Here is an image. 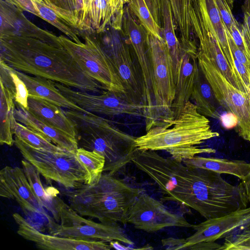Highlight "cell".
Listing matches in <instances>:
<instances>
[{
	"instance_id": "22",
	"label": "cell",
	"mask_w": 250,
	"mask_h": 250,
	"mask_svg": "<svg viewBox=\"0 0 250 250\" xmlns=\"http://www.w3.org/2000/svg\"><path fill=\"white\" fill-rule=\"evenodd\" d=\"M16 72L26 85L29 95L41 97L61 107L86 114L91 113L69 100L55 86L54 81L31 76L16 69Z\"/></svg>"
},
{
	"instance_id": "34",
	"label": "cell",
	"mask_w": 250,
	"mask_h": 250,
	"mask_svg": "<svg viewBox=\"0 0 250 250\" xmlns=\"http://www.w3.org/2000/svg\"><path fill=\"white\" fill-rule=\"evenodd\" d=\"M221 250H250V226L241 227L225 237Z\"/></svg>"
},
{
	"instance_id": "5",
	"label": "cell",
	"mask_w": 250,
	"mask_h": 250,
	"mask_svg": "<svg viewBox=\"0 0 250 250\" xmlns=\"http://www.w3.org/2000/svg\"><path fill=\"white\" fill-rule=\"evenodd\" d=\"M147 44L150 58L154 107L146 118L149 127L161 125L174 119L171 107L175 95V83L172 59L163 38L147 32Z\"/></svg>"
},
{
	"instance_id": "41",
	"label": "cell",
	"mask_w": 250,
	"mask_h": 250,
	"mask_svg": "<svg viewBox=\"0 0 250 250\" xmlns=\"http://www.w3.org/2000/svg\"><path fill=\"white\" fill-rule=\"evenodd\" d=\"M222 245L215 241H203L190 246L188 250H221Z\"/></svg>"
},
{
	"instance_id": "46",
	"label": "cell",
	"mask_w": 250,
	"mask_h": 250,
	"mask_svg": "<svg viewBox=\"0 0 250 250\" xmlns=\"http://www.w3.org/2000/svg\"><path fill=\"white\" fill-rule=\"evenodd\" d=\"M41 2H44L45 4L50 8V3L48 0H38Z\"/></svg>"
},
{
	"instance_id": "10",
	"label": "cell",
	"mask_w": 250,
	"mask_h": 250,
	"mask_svg": "<svg viewBox=\"0 0 250 250\" xmlns=\"http://www.w3.org/2000/svg\"><path fill=\"white\" fill-rule=\"evenodd\" d=\"M54 83L69 100L90 112L108 116L128 114L145 117L146 106L134 100L127 93L105 90L95 95Z\"/></svg>"
},
{
	"instance_id": "37",
	"label": "cell",
	"mask_w": 250,
	"mask_h": 250,
	"mask_svg": "<svg viewBox=\"0 0 250 250\" xmlns=\"http://www.w3.org/2000/svg\"><path fill=\"white\" fill-rule=\"evenodd\" d=\"M89 0H75L76 27L81 32H91L88 18Z\"/></svg>"
},
{
	"instance_id": "44",
	"label": "cell",
	"mask_w": 250,
	"mask_h": 250,
	"mask_svg": "<svg viewBox=\"0 0 250 250\" xmlns=\"http://www.w3.org/2000/svg\"><path fill=\"white\" fill-rule=\"evenodd\" d=\"M220 13L224 22L227 24H230L231 22V18L228 12L225 10H222Z\"/></svg>"
},
{
	"instance_id": "23",
	"label": "cell",
	"mask_w": 250,
	"mask_h": 250,
	"mask_svg": "<svg viewBox=\"0 0 250 250\" xmlns=\"http://www.w3.org/2000/svg\"><path fill=\"white\" fill-rule=\"evenodd\" d=\"M21 163L23 171L39 203L52 214L58 223H60L61 214L66 203L57 195L46 190L41 182L40 173L32 164L25 159L22 160Z\"/></svg>"
},
{
	"instance_id": "16",
	"label": "cell",
	"mask_w": 250,
	"mask_h": 250,
	"mask_svg": "<svg viewBox=\"0 0 250 250\" xmlns=\"http://www.w3.org/2000/svg\"><path fill=\"white\" fill-rule=\"evenodd\" d=\"M250 226V207L241 208L219 217L206 219L192 225L195 232L186 239L184 250L203 241H216L237 229Z\"/></svg>"
},
{
	"instance_id": "35",
	"label": "cell",
	"mask_w": 250,
	"mask_h": 250,
	"mask_svg": "<svg viewBox=\"0 0 250 250\" xmlns=\"http://www.w3.org/2000/svg\"><path fill=\"white\" fill-rule=\"evenodd\" d=\"M48 0L52 10L77 28L75 0Z\"/></svg>"
},
{
	"instance_id": "43",
	"label": "cell",
	"mask_w": 250,
	"mask_h": 250,
	"mask_svg": "<svg viewBox=\"0 0 250 250\" xmlns=\"http://www.w3.org/2000/svg\"><path fill=\"white\" fill-rule=\"evenodd\" d=\"M242 182L245 188L248 200L250 202V172L244 179L242 180Z\"/></svg>"
},
{
	"instance_id": "7",
	"label": "cell",
	"mask_w": 250,
	"mask_h": 250,
	"mask_svg": "<svg viewBox=\"0 0 250 250\" xmlns=\"http://www.w3.org/2000/svg\"><path fill=\"white\" fill-rule=\"evenodd\" d=\"M82 32L84 43H76L62 35L59 36L61 44L85 73L107 90L127 93L110 57L102 48L94 33Z\"/></svg>"
},
{
	"instance_id": "13",
	"label": "cell",
	"mask_w": 250,
	"mask_h": 250,
	"mask_svg": "<svg viewBox=\"0 0 250 250\" xmlns=\"http://www.w3.org/2000/svg\"><path fill=\"white\" fill-rule=\"evenodd\" d=\"M126 223L147 232H156L168 227L192 226L183 216L171 212L162 202L143 192L130 208Z\"/></svg>"
},
{
	"instance_id": "42",
	"label": "cell",
	"mask_w": 250,
	"mask_h": 250,
	"mask_svg": "<svg viewBox=\"0 0 250 250\" xmlns=\"http://www.w3.org/2000/svg\"><path fill=\"white\" fill-rule=\"evenodd\" d=\"M120 241L117 240H113L109 242V244L112 249L118 250H128L134 249L129 247V246H125L121 244Z\"/></svg>"
},
{
	"instance_id": "45",
	"label": "cell",
	"mask_w": 250,
	"mask_h": 250,
	"mask_svg": "<svg viewBox=\"0 0 250 250\" xmlns=\"http://www.w3.org/2000/svg\"><path fill=\"white\" fill-rule=\"evenodd\" d=\"M166 0H156V2L159 6V9L163 15V9L164 3Z\"/></svg>"
},
{
	"instance_id": "17",
	"label": "cell",
	"mask_w": 250,
	"mask_h": 250,
	"mask_svg": "<svg viewBox=\"0 0 250 250\" xmlns=\"http://www.w3.org/2000/svg\"><path fill=\"white\" fill-rule=\"evenodd\" d=\"M0 36L29 37L62 45L59 37L37 26L24 16L22 11L4 0H0Z\"/></svg>"
},
{
	"instance_id": "11",
	"label": "cell",
	"mask_w": 250,
	"mask_h": 250,
	"mask_svg": "<svg viewBox=\"0 0 250 250\" xmlns=\"http://www.w3.org/2000/svg\"><path fill=\"white\" fill-rule=\"evenodd\" d=\"M0 196L15 199L36 226L49 229L55 223L39 203L22 168L6 166L0 170Z\"/></svg>"
},
{
	"instance_id": "3",
	"label": "cell",
	"mask_w": 250,
	"mask_h": 250,
	"mask_svg": "<svg viewBox=\"0 0 250 250\" xmlns=\"http://www.w3.org/2000/svg\"><path fill=\"white\" fill-rule=\"evenodd\" d=\"M143 190L107 173L94 185L83 184L66 192L69 206L82 216L107 224H125L127 212Z\"/></svg>"
},
{
	"instance_id": "33",
	"label": "cell",
	"mask_w": 250,
	"mask_h": 250,
	"mask_svg": "<svg viewBox=\"0 0 250 250\" xmlns=\"http://www.w3.org/2000/svg\"><path fill=\"white\" fill-rule=\"evenodd\" d=\"M127 5L147 32L163 38V29L155 21L144 0H127Z\"/></svg>"
},
{
	"instance_id": "25",
	"label": "cell",
	"mask_w": 250,
	"mask_h": 250,
	"mask_svg": "<svg viewBox=\"0 0 250 250\" xmlns=\"http://www.w3.org/2000/svg\"><path fill=\"white\" fill-rule=\"evenodd\" d=\"M163 17V38L172 59L176 83L180 66L182 46L176 35V28L169 0H166L164 3Z\"/></svg>"
},
{
	"instance_id": "38",
	"label": "cell",
	"mask_w": 250,
	"mask_h": 250,
	"mask_svg": "<svg viewBox=\"0 0 250 250\" xmlns=\"http://www.w3.org/2000/svg\"><path fill=\"white\" fill-rule=\"evenodd\" d=\"M14 5L22 12L27 11L39 17L37 10L33 0H4Z\"/></svg>"
},
{
	"instance_id": "30",
	"label": "cell",
	"mask_w": 250,
	"mask_h": 250,
	"mask_svg": "<svg viewBox=\"0 0 250 250\" xmlns=\"http://www.w3.org/2000/svg\"><path fill=\"white\" fill-rule=\"evenodd\" d=\"M0 82L12 94L15 103L28 110L29 93L16 69L0 60Z\"/></svg>"
},
{
	"instance_id": "21",
	"label": "cell",
	"mask_w": 250,
	"mask_h": 250,
	"mask_svg": "<svg viewBox=\"0 0 250 250\" xmlns=\"http://www.w3.org/2000/svg\"><path fill=\"white\" fill-rule=\"evenodd\" d=\"M28 107L36 117L77 140L75 124L61 107L41 97L29 95Z\"/></svg>"
},
{
	"instance_id": "26",
	"label": "cell",
	"mask_w": 250,
	"mask_h": 250,
	"mask_svg": "<svg viewBox=\"0 0 250 250\" xmlns=\"http://www.w3.org/2000/svg\"><path fill=\"white\" fill-rule=\"evenodd\" d=\"M190 98L201 114L207 117L220 119L221 115L217 112L216 107V103L217 102L210 85L200 69Z\"/></svg>"
},
{
	"instance_id": "29",
	"label": "cell",
	"mask_w": 250,
	"mask_h": 250,
	"mask_svg": "<svg viewBox=\"0 0 250 250\" xmlns=\"http://www.w3.org/2000/svg\"><path fill=\"white\" fill-rule=\"evenodd\" d=\"M0 143L12 146L14 144L11 120L15 107L12 93L0 83Z\"/></svg>"
},
{
	"instance_id": "18",
	"label": "cell",
	"mask_w": 250,
	"mask_h": 250,
	"mask_svg": "<svg viewBox=\"0 0 250 250\" xmlns=\"http://www.w3.org/2000/svg\"><path fill=\"white\" fill-rule=\"evenodd\" d=\"M181 46L180 66L175 83V95L171 107L175 118L179 115L185 104L189 101L200 70L195 45L181 44Z\"/></svg>"
},
{
	"instance_id": "24",
	"label": "cell",
	"mask_w": 250,
	"mask_h": 250,
	"mask_svg": "<svg viewBox=\"0 0 250 250\" xmlns=\"http://www.w3.org/2000/svg\"><path fill=\"white\" fill-rule=\"evenodd\" d=\"M186 166L210 170L220 174L235 176L241 181L250 172V163L243 160H232L198 155L182 162Z\"/></svg>"
},
{
	"instance_id": "12",
	"label": "cell",
	"mask_w": 250,
	"mask_h": 250,
	"mask_svg": "<svg viewBox=\"0 0 250 250\" xmlns=\"http://www.w3.org/2000/svg\"><path fill=\"white\" fill-rule=\"evenodd\" d=\"M50 234L79 240L105 242L117 240L129 245L134 244L118 224L96 223L87 219L66 204L62 211L60 224H57Z\"/></svg>"
},
{
	"instance_id": "32",
	"label": "cell",
	"mask_w": 250,
	"mask_h": 250,
	"mask_svg": "<svg viewBox=\"0 0 250 250\" xmlns=\"http://www.w3.org/2000/svg\"><path fill=\"white\" fill-rule=\"evenodd\" d=\"M77 156L80 162L87 169L89 175L88 185H93L100 179L105 165V158L100 153L79 147L76 150Z\"/></svg>"
},
{
	"instance_id": "1",
	"label": "cell",
	"mask_w": 250,
	"mask_h": 250,
	"mask_svg": "<svg viewBox=\"0 0 250 250\" xmlns=\"http://www.w3.org/2000/svg\"><path fill=\"white\" fill-rule=\"evenodd\" d=\"M0 59L14 69L78 89L107 90L81 69L62 45L18 36H0Z\"/></svg>"
},
{
	"instance_id": "40",
	"label": "cell",
	"mask_w": 250,
	"mask_h": 250,
	"mask_svg": "<svg viewBox=\"0 0 250 250\" xmlns=\"http://www.w3.org/2000/svg\"><path fill=\"white\" fill-rule=\"evenodd\" d=\"M153 19L157 24L163 28V15L156 0H144Z\"/></svg>"
},
{
	"instance_id": "27",
	"label": "cell",
	"mask_w": 250,
	"mask_h": 250,
	"mask_svg": "<svg viewBox=\"0 0 250 250\" xmlns=\"http://www.w3.org/2000/svg\"><path fill=\"white\" fill-rule=\"evenodd\" d=\"M176 28L182 45L194 43L192 40V29L189 12L193 0H169Z\"/></svg>"
},
{
	"instance_id": "4",
	"label": "cell",
	"mask_w": 250,
	"mask_h": 250,
	"mask_svg": "<svg viewBox=\"0 0 250 250\" xmlns=\"http://www.w3.org/2000/svg\"><path fill=\"white\" fill-rule=\"evenodd\" d=\"M146 133L136 137L140 150H165L195 146L219 136L214 131L208 118L201 114L196 105L188 101L171 125L156 126Z\"/></svg>"
},
{
	"instance_id": "28",
	"label": "cell",
	"mask_w": 250,
	"mask_h": 250,
	"mask_svg": "<svg viewBox=\"0 0 250 250\" xmlns=\"http://www.w3.org/2000/svg\"><path fill=\"white\" fill-rule=\"evenodd\" d=\"M11 128L16 137L32 148L54 152L66 151L53 144L44 135L18 122L14 115L11 120Z\"/></svg>"
},
{
	"instance_id": "8",
	"label": "cell",
	"mask_w": 250,
	"mask_h": 250,
	"mask_svg": "<svg viewBox=\"0 0 250 250\" xmlns=\"http://www.w3.org/2000/svg\"><path fill=\"white\" fill-rule=\"evenodd\" d=\"M197 60L217 103L236 117V132L243 139L250 142V93L235 87L213 62L198 52Z\"/></svg>"
},
{
	"instance_id": "36",
	"label": "cell",
	"mask_w": 250,
	"mask_h": 250,
	"mask_svg": "<svg viewBox=\"0 0 250 250\" xmlns=\"http://www.w3.org/2000/svg\"><path fill=\"white\" fill-rule=\"evenodd\" d=\"M173 159L182 163L183 161L191 159L198 154L214 153L216 150L211 148H201L197 146L183 147L167 151Z\"/></svg>"
},
{
	"instance_id": "15",
	"label": "cell",
	"mask_w": 250,
	"mask_h": 250,
	"mask_svg": "<svg viewBox=\"0 0 250 250\" xmlns=\"http://www.w3.org/2000/svg\"><path fill=\"white\" fill-rule=\"evenodd\" d=\"M122 31L134 51L141 69L144 96L151 102L153 97L152 74L147 44V31L125 5L123 19Z\"/></svg>"
},
{
	"instance_id": "6",
	"label": "cell",
	"mask_w": 250,
	"mask_h": 250,
	"mask_svg": "<svg viewBox=\"0 0 250 250\" xmlns=\"http://www.w3.org/2000/svg\"><path fill=\"white\" fill-rule=\"evenodd\" d=\"M14 144L24 159L46 179L54 181L68 190L88 184V172L79 160L76 151L54 152L37 149L16 137Z\"/></svg>"
},
{
	"instance_id": "31",
	"label": "cell",
	"mask_w": 250,
	"mask_h": 250,
	"mask_svg": "<svg viewBox=\"0 0 250 250\" xmlns=\"http://www.w3.org/2000/svg\"><path fill=\"white\" fill-rule=\"evenodd\" d=\"M33 0L39 11V18L56 27L75 42L79 44L82 43L79 38L81 36V31L59 16L44 2L38 0Z\"/></svg>"
},
{
	"instance_id": "39",
	"label": "cell",
	"mask_w": 250,
	"mask_h": 250,
	"mask_svg": "<svg viewBox=\"0 0 250 250\" xmlns=\"http://www.w3.org/2000/svg\"><path fill=\"white\" fill-rule=\"evenodd\" d=\"M186 239L169 237L162 240L163 247L167 250H184Z\"/></svg>"
},
{
	"instance_id": "20",
	"label": "cell",
	"mask_w": 250,
	"mask_h": 250,
	"mask_svg": "<svg viewBox=\"0 0 250 250\" xmlns=\"http://www.w3.org/2000/svg\"><path fill=\"white\" fill-rule=\"evenodd\" d=\"M15 104L14 116L18 122L44 135L63 150L76 151L79 148L77 139L36 117L18 104Z\"/></svg>"
},
{
	"instance_id": "19",
	"label": "cell",
	"mask_w": 250,
	"mask_h": 250,
	"mask_svg": "<svg viewBox=\"0 0 250 250\" xmlns=\"http://www.w3.org/2000/svg\"><path fill=\"white\" fill-rule=\"evenodd\" d=\"M127 3V0H89L88 12L91 32L99 34L107 27L122 30Z\"/></svg>"
},
{
	"instance_id": "2",
	"label": "cell",
	"mask_w": 250,
	"mask_h": 250,
	"mask_svg": "<svg viewBox=\"0 0 250 250\" xmlns=\"http://www.w3.org/2000/svg\"><path fill=\"white\" fill-rule=\"evenodd\" d=\"M64 112L75 124L80 147L95 151L104 157V172L113 175L132 162L139 150L136 137L93 113L70 109Z\"/></svg>"
},
{
	"instance_id": "9",
	"label": "cell",
	"mask_w": 250,
	"mask_h": 250,
	"mask_svg": "<svg viewBox=\"0 0 250 250\" xmlns=\"http://www.w3.org/2000/svg\"><path fill=\"white\" fill-rule=\"evenodd\" d=\"M95 34L103 49L110 57L127 93L135 101L144 104L142 79L139 76L128 42L122 30L107 27L104 32Z\"/></svg>"
},
{
	"instance_id": "14",
	"label": "cell",
	"mask_w": 250,
	"mask_h": 250,
	"mask_svg": "<svg viewBox=\"0 0 250 250\" xmlns=\"http://www.w3.org/2000/svg\"><path fill=\"white\" fill-rule=\"evenodd\" d=\"M13 218L18 225L17 233L34 243L38 248L49 250H110L109 244L99 240H84L46 234L33 226L19 213Z\"/></svg>"
}]
</instances>
